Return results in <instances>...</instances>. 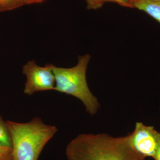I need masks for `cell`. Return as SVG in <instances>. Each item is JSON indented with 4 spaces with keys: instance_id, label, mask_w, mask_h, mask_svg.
Wrapping results in <instances>:
<instances>
[{
    "instance_id": "obj_15",
    "label": "cell",
    "mask_w": 160,
    "mask_h": 160,
    "mask_svg": "<svg viewBox=\"0 0 160 160\" xmlns=\"http://www.w3.org/2000/svg\"><path fill=\"white\" fill-rule=\"evenodd\" d=\"M3 160H14L13 159V158H12V154H10V155L8 157L6 158Z\"/></svg>"
},
{
    "instance_id": "obj_14",
    "label": "cell",
    "mask_w": 160,
    "mask_h": 160,
    "mask_svg": "<svg viewBox=\"0 0 160 160\" xmlns=\"http://www.w3.org/2000/svg\"><path fill=\"white\" fill-rule=\"evenodd\" d=\"M132 2H136V1H151V2H160V0H131Z\"/></svg>"
},
{
    "instance_id": "obj_10",
    "label": "cell",
    "mask_w": 160,
    "mask_h": 160,
    "mask_svg": "<svg viewBox=\"0 0 160 160\" xmlns=\"http://www.w3.org/2000/svg\"><path fill=\"white\" fill-rule=\"evenodd\" d=\"M12 149L0 145V160H3L11 154Z\"/></svg>"
},
{
    "instance_id": "obj_2",
    "label": "cell",
    "mask_w": 160,
    "mask_h": 160,
    "mask_svg": "<svg viewBox=\"0 0 160 160\" xmlns=\"http://www.w3.org/2000/svg\"><path fill=\"white\" fill-rule=\"evenodd\" d=\"M6 124L11 136V154L14 160H38L44 146L58 131L56 127L46 125L37 117L28 123L8 121Z\"/></svg>"
},
{
    "instance_id": "obj_6",
    "label": "cell",
    "mask_w": 160,
    "mask_h": 160,
    "mask_svg": "<svg viewBox=\"0 0 160 160\" xmlns=\"http://www.w3.org/2000/svg\"><path fill=\"white\" fill-rule=\"evenodd\" d=\"M132 6L145 12L160 24V2L136 1L132 2Z\"/></svg>"
},
{
    "instance_id": "obj_7",
    "label": "cell",
    "mask_w": 160,
    "mask_h": 160,
    "mask_svg": "<svg viewBox=\"0 0 160 160\" xmlns=\"http://www.w3.org/2000/svg\"><path fill=\"white\" fill-rule=\"evenodd\" d=\"M0 145L12 149L11 136L6 123L0 117Z\"/></svg>"
},
{
    "instance_id": "obj_11",
    "label": "cell",
    "mask_w": 160,
    "mask_h": 160,
    "mask_svg": "<svg viewBox=\"0 0 160 160\" xmlns=\"http://www.w3.org/2000/svg\"><path fill=\"white\" fill-rule=\"evenodd\" d=\"M116 3L124 7L133 8L131 0H115Z\"/></svg>"
},
{
    "instance_id": "obj_4",
    "label": "cell",
    "mask_w": 160,
    "mask_h": 160,
    "mask_svg": "<svg viewBox=\"0 0 160 160\" xmlns=\"http://www.w3.org/2000/svg\"><path fill=\"white\" fill-rule=\"evenodd\" d=\"M22 72L27 78L24 89L25 94L31 95L37 92L54 90L56 81L52 64L41 67L35 60L29 61L23 66Z\"/></svg>"
},
{
    "instance_id": "obj_8",
    "label": "cell",
    "mask_w": 160,
    "mask_h": 160,
    "mask_svg": "<svg viewBox=\"0 0 160 160\" xmlns=\"http://www.w3.org/2000/svg\"><path fill=\"white\" fill-rule=\"evenodd\" d=\"M22 6L21 0H0V12L10 11Z\"/></svg>"
},
{
    "instance_id": "obj_12",
    "label": "cell",
    "mask_w": 160,
    "mask_h": 160,
    "mask_svg": "<svg viewBox=\"0 0 160 160\" xmlns=\"http://www.w3.org/2000/svg\"><path fill=\"white\" fill-rule=\"evenodd\" d=\"M158 148L153 158L155 160H160V132H158Z\"/></svg>"
},
{
    "instance_id": "obj_9",
    "label": "cell",
    "mask_w": 160,
    "mask_h": 160,
    "mask_svg": "<svg viewBox=\"0 0 160 160\" xmlns=\"http://www.w3.org/2000/svg\"><path fill=\"white\" fill-rule=\"evenodd\" d=\"M87 3V9L88 10H96L102 7L107 2L116 3L115 0H85Z\"/></svg>"
},
{
    "instance_id": "obj_16",
    "label": "cell",
    "mask_w": 160,
    "mask_h": 160,
    "mask_svg": "<svg viewBox=\"0 0 160 160\" xmlns=\"http://www.w3.org/2000/svg\"></svg>"
},
{
    "instance_id": "obj_3",
    "label": "cell",
    "mask_w": 160,
    "mask_h": 160,
    "mask_svg": "<svg viewBox=\"0 0 160 160\" xmlns=\"http://www.w3.org/2000/svg\"><path fill=\"white\" fill-rule=\"evenodd\" d=\"M91 58L89 54L79 55L74 67L66 68L52 65V69L56 81L54 90L77 98L85 106L86 111L93 116L98 112L100 105L86 81V70Z\"/></svg>"
},
{
    "instance_id": "obj_1",
    "label": "cell",
    "mask_w": 160,
    "mask_h": 160,
    "mask_svg": "<svg viewBox=\"0 0 160 160\" xmlns=\"http://www.w3.org/2000/svg\"><path fill=\"white\" fill-rule=\"evenodd\" d=\"M68 160H145L130 143L129 135L113 137L106 133L81 134L66 149Z\"/></svg>"
},
{
    "instance_id": "obj_13",
    "label": "cell",
    "mask_w": 160,
    "mask_h": 160,
    "mask_svg": "<svg viewBox=\"0 0 160 160\" xmlns=\"http://www.w3.org/2000/svg\"><path fill=\"white\" fill-rule=\"evenodd\" d=\"M47 0H21L23 6L42 3Z\"/></svg>"
},
{
    "instance_id": "obj_5",
    "label": "cell",
    "mask_w": 160,
    "mask_h": 160,
    "mask_svg": "<svg viewBox=\"0 0 160 160\" xmlns=\"http://www.w3.org/2000/svg\"><path fill=\"white\" fill-rule=\"evenodd\" d=\"M158 132L153 126L137 122L134 131L128 135L130 143L137 151L145 158H153L158 148Z\"/></svg>"
}]
</instances>
